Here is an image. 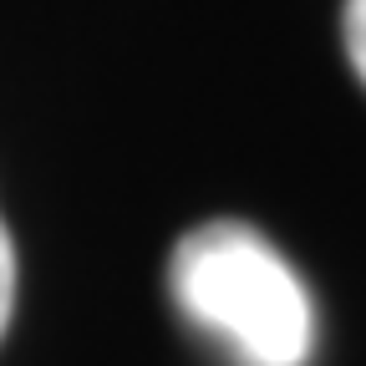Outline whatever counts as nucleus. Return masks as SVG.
<instances>
[{
  "label": "nucleus",
  "mask_w": 366,
  "mask_h": 366,
  "mask_svg": "<svg viewBox=\"0 0 366 366\" xmlns=\"http://www.w3.org/2000/svg\"><path fill=\"white\" fill-rule=\"evenodd\" d=\"M11 305H16V244H11L6 219H0V336L11 326Z\"/></svg>",
  "instance_id": "obj_3"
},
{
  "label": "nucleus",
  "mask_w": 366,
  "mask_h": 366,
  "mask_svg": "<svg viewBox=\"0 0 366 366\" xmlns=\"http://www.w3.org/2000/svg\"><path fill=\"white\" fill-rule=\"evenodd\" d=\"M178 310L219 336L239 366H305L315 310L290 259L259 229L214 219L183 234L168 264Z\"/></svg>",
  "instance_id": "obj_1"
},
{
  "label": "nucleus",
  "mask_w": 366,
  "mask_h": 366,
  "mask_svg": "<svg viewBox=\"0 0 366 366\" xmlns=\"http://www.w3.org/2000/svg\"><path fill=\"white\" fill-rule=\"evenodd\" d=\"M341 36H346V56L366 86V0H346V11H341Z\"/></svg>",
  "instance_id": "obj_2"
}]
</instances>
